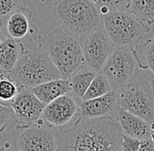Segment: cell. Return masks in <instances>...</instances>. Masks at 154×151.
Instances as JSON below:
<instances>
[{"label":"cell","mask_w":154,"mask_h":151,"mask_svg":"<svg viewBox=\"0 0 154 151\" xmlns=\"http://www.w3.org/2000/svg\"><path fill=\"white\" fill-rule=\"evenodd\" d=\"M123 130L110 117H78L66 129L55 133L56 150L119 151Z\"/></svg>","instance_id":"1"},{"label":"cell","mask_w":154,"mask_h":151,"mask_svg":"<svg viewBox=\"0 0 154 151\" xmlns=\"http://www.w3.org/2000/svg\"><path fill=\"white\" fill-rule=\"evenodd\" d=\"M38 42L62 79H68L83 65L81 42L64 27L60 26L47 35L39 36Z\"/></svg>","instance_id":"2"},{"label":"cell","mask_w":154,"mask_h":151,"mask_svg":"<svg viewBox=\"0 0 154 151\" xmlns=\"http://www.w3.org/2000/svg\"><path fill=\"white\" fill-rule=\"evenodd\" d=\"M52 9L61 26L81 43L103 26L102 14L90 0H56Z\"/></svg>","instance_id":"3"},{"label":"cell","mask_w":154,"mask_h":151,"mask_svg":"<svg viewBox=\"0 0 154 151\" xmlns=\"http://www.w3.org/2000/svg\"><path fill=\"white\" fill-rule=\"evenodd\" d=\"M8 75L20 87L27 88L61 78L59 70L40 46L24 51Z\"/></svg>","instance_id":"4"},{"label":"cell","mask_w":154,"mask_h":151,"mask_svg":"<svg viewBox=\"0 0 154 151\" xmlns=\"http://www.w3.org/2000/svg\"><path fill=\"white\" fill-rule=\"evenodd\" d=\"M103 17V26L116 48L132 50L151 27L129 10L108 12Z\"/></svg>","instance_id":"5"},{"label":"cell","mask_w":154,"mask_h":151,"mask_svg":"<svg viewBox=\"0 0 154 151\" xmlns=\"http://www.w3.org/2000/svg\"><path fill=\"white\" fill-rule=\"evenodd\" d=\"M116 92L122 109L141 117L149 124L154 122V93L149 81L133 80Z\"/></svg>","instance_id":"6"},{"label":"cell","mask_w":154,"mask_h":151,"mask_svg":"<svg viewBox=\"0 0 154 151\" xmlns=\"http://www.w3.org/2000/svg\"><path fill=\"white\" fill-rule=\"evenodd\" d=\"M138 68L132 50L116 48L99 72L116 90L135 80Z\"/></svg>","instance_id":"7"},{"label":"cell","mask_w":154,"mask_h":151,"mask_svg":"<svg viewBox=\"0 0 154 151\" xmlns=\"http://www.w3.org/2000/svg\"><path fill=\"white\" fill-rule=\"evenodd\" d=\"M19 130L20 132L12 138L10 149L22 151L56 150L55 134L42 119Z\"/></svg>","instance_id":"8"},{"label":"cell","mask_w":154,"mask_h":151,"mask_svg":"<svg viewBox=\"0 0 154 151\" xmlns=\"http://www.w3.org/2000/svg\"><path fill=\"white\" fill-rule=\"evenodd\" d=\"M83 66L89 70L99 72L106 60L116 49L103 26L98 28L82 41Z\"/></svg>","instance_id":"9"},{"label":"cell","mask_w":154,"mask_h":151,"mask_svg":"<svg viewBox=\"0 0 154 151\" xmlns=\"http://www.w3.org/2000/svg\"><path fill=\"white\" fill-rule=\"evenodd\" d=\"M9 105L11 107L12 119L18 130L38 122L46 106L36 97L31 88L27 87H21L19 94Z\"/></svg>","instance_id":"10"},{"label":"cell","mask_w":154,"mask_h":151,"mask_svg":"<svg viewBox=\"0 0 154 151\" xmlns=\"http://www.w3.org/2000/svg\"><path fill=\"white\" fill-rule=\"evenodd\" d=\"M78 108L79 101L71 93H67L45 106L41 119L51 128L62 127L78 116Z\"/></svg>","instance_id":"11"},{"label":"cell","mask_w":154,"mask_h":151,"mask_svg":"<svg viewBox=\"0 0 154 151\" xmlns=\"http://www.w3.org/2000/svg\"><path fill=\"white\" fill-rule=\"evenodd\" d=\"M3 21H5L3 25L10 38L19 42L34 38L38 40L39 35L37 36V31L32 23V11L28 8L23 7L14 11Z\"/></svg>","instance_id":"12"},{"label":"cell","mask_w":154,"mask_h":151,"mask_svg":"<svg viewBox=\"0 0 154 151\" xmlns=\"http://www.w3.org/2000/svg\"><path fill=\"white\" fill-rule=\"evenodd\" d=\"M116 90L94 99L79 101L78 117H110L115 119L119 110Z\"/></svg>","instance_id":"13"},{"label":"cell","mask_w":154,"mask_h":151,"mask_svg":"<svg viewBox=\"0 0 154 151\" xmlns=\"http://www.w3.org/2000/svg\"><path fill=\"white\" fill-rule=\"evenodd\" d=\"M116 120L125 134L141 141L151 139V125L141 117L119 107Z\"/></svg>","instance_id":"14"},{"label":"cell","mask_w":154,"mask_h":151,"mask_svg":"<svg viewBox=\"0 0 154 151\" xmlns=\"http://www.w3.org/2000/svg\"><path fill=\"white\" fill-rule=\"evenodd\" d=\"M31 90L40 101L47 105L58 97L70 93V85L68 79L60 78L35 86Z\"/></svg>","instance_id":"15"},{"label":"cell","mask_w":154,"mask_h":151,"mask_svg":"<svg viewBox=\"0 0 154 151\" xmlns=\"http://www.w3.org/2000/svg\"><path fill=\"white\" fill-rule=\"evenodd\" d=\"M24 51L21 42L10 37L0 42V74H9Z\"/></svg>","instance_id":"16"},{"label":"cell","mask_w":154,"mask_h":151,"mask_svg":"<svg viewBox=\"0 0 154 151\" xmlns=\"http://www.w3.org/2000/svg\"><path fill=\"white\" fill-rule=\"evenodd\" d=\"M96 73L97 72L89 70L82 65L73 75L68 78L70 93L78 101L82 100Z\"/></svg>","instance_id":"17"},{"label":"cell","mask_w":154,"mask_h":151,"mask_svg":"<svg viewBox=\"0 0 154 151\" xmlns=\"http://www.w3.org/2000/svg\"><path fill=\"white\" fill-rule=\"evenodd\" d=\"M132 53L139 68L151 70L154 74V38L147 39L143 44H137Z\"/></svg>","instance_id":"18"},{"label":"cell","mask_w":154,"mask_h":151,"mask_svg":"<svg viewBox=\"0 0 154 151\" xmlns=\"http://www.w3.org/2000/svg\"><path fill=\"white\" fill-rule=\"evenodd\" d=\"M128 10L147 25L154 23V0H131Z\"/></svg>","instance_id":"19"},{"label":"cell","mask_w":154,"mask_h":151,"mask_svg":"<svg viewBox=\"0 0 154 151\" xmlns=\"http://www.w3.org/2000/svg\"><path fill=\"white\" fill-rule=\"evenodd\" d=\"M111 90L113 89L110 84L109 83L108 80L105 78V76L101 72H97L81 101L100 97L110 92Z\"/></svg>","instance_id":"20"},{"label":"cell","mask_w":154,"mask_h":151,"mask_svg":"<svg viewBox=\"0 0 154 151\" xmlns=\"http://www.w3.org/2000/svg\"><path fill=\"white\" fill-rule=\"evenodd\" d=\"M20 88L8 74H0V102L9 105L19 94Z\"/></svg>","instance_id":"21"},{"label":"cell","mask_w":154,"mask_h":151,"mask_svg":"<svg viewBox=\"0 0 154 151\" xmlns=\"http://www.w3.org/2000/svg\"><path fill=\"white\" fill-rule=\"evenodd\" d=\"M102 15L108 12L115 11L119 10H127L129 8L131 0H90Z\"/></svg>","instance_id":"22"},{"label":"cell","mask_w":154,"mask_h":151,"mask_svg":"<svg viewBox=\"0 0 154 151\" xmlns=\"http://www.w3.org/2000/svg\"><path fill=\"white\" fill-rule=\"evenodd\" d=\"M26 0H0V19H5L16 10L26 7Z\"/></svg>","instance_id":"23"},{"label":"cell","mask_w":154,"mask_h":151,"mask_svg":"<svg viewBox=\"0 0 154 151\" xmlns=\"http://www.w3.org/2000/svg\"><path fill=\"white\" fill-rule=\"evenodd\" d=\"M141 145V140L129 136L127 134H123V141L121 144L122 151H139Z\"/></svg>","instance_id":"24"},{"label":"cell","mask_w":154,"mask_h":151,"mask_svg":"<svg viewBox=\"0 0 154 151\" xmlns=\"http://www.w3.org/2000/svg\"><path fill=\"white\" fill-rule=\"evenodd\" d=\"M12 118V109L10 105L0 102V132L7 126L8 122Z\"/></svg>","instance_id":"25"},{"label":"cell","mask_w":154,"mask_h":151,"mask_svg":"<svg viewBox=\"0 0 154 151\" xmlns=\"http://www.w3.org/2000/svg\"><path fill=\"white\" fill-rule=\"evenodd\" d=\"M139 151H154V142L152 139L142 140Z\"/></svg>","instance_id":"26"},{"label":"cell","mask_w":154,"mask_h":151,"mask_svg":"<svg viewBox=\"0 0 154 151\" xmlns=\"http://www.w3.org/2000/svg\"><path fill=\"white\" fill-rule=\"evenodd\" d=\"M8 37L6 32H5V30L4 27V25H3V22L2 20L0 19V42H2L5 38H6Z\"/></svg>","instance_id":"27"},{"label":"cell","mask_w":154,"mask_h":151,"mask_svg":"<svg viewBox=\"0 0 154 151\" xmlns=\"http://www.w3.org/2000/svg\"><path fill=\"white\" fill-rule=\"evenodd\" d=\"M150 84L152 86V90H153V93H154V80H152V82H150Z\"/></svg>","instance_id":"28"}]
</instances>
